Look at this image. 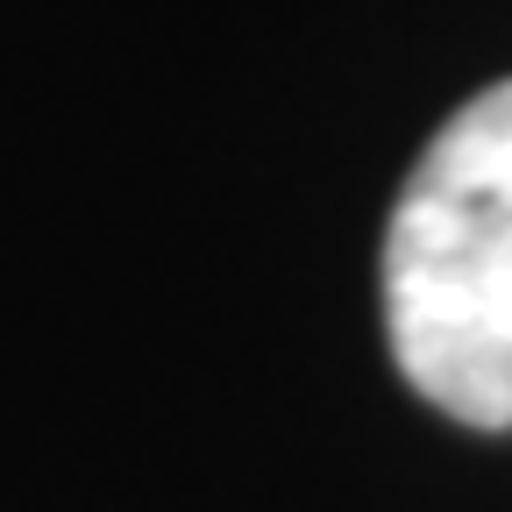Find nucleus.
Returning a JSON list of instances; mask_svg holds the SVG:
<instances>
[{
	"label": "nucleus",
	"mask_w": 512,
	"mask_h": 512,
	"mask_svg": "<svg viewBox=\"0 0 512 512\" xmlns=\"http://www.w3.org/2000/svg\"><path fill=\"white\" fill-rule=\"evenodd\" d=\"M384 335L427 406L512 427V79L420 150L384 228Z\"/></svg>",
	"instance_id": "1"
}]
</instances>
